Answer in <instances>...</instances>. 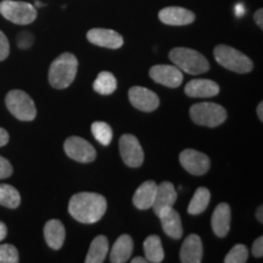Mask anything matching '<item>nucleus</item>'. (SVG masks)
Wrapping results in <instances>:
<instances>
[{
	"label": "nucleus",
	"mask_w": 263,
	"mask_h": 263,
	"mask_svg": "<svg viewBox=\"0 0 263 263\" xmlns=\"http://www.w3.org/2000/svg\"><path fill=\"white\" fill-rule=\"evenodd\" d=\"M176 201L177 190L173 184L171 182H162L160 185H157L155 200H154V205L151 209L157 215L161 210L166 209V207H172Z\"/></svg>",
	"instance_id": "a211bd4d"
},
{
	"label": "nucleus",
	"mask_w": 263,
	"mask_h": 263,
	"mask_svg": "<svg viewBox=\"0 0 263 263\" xmlns=\"http://www.w3.org/2000/svg\"><path fill=\"white\" fill-rule=\"evenodd\" d=\"M211 224L213 233L218 238H224L230 229V207L228 203L222 202L213 211Z\"/></svg>",
	"instance_id": "6ab92c4d"
},
{
	"label": "nucleus",
	"mask_w": 263,
	"mask_h": 263,
	"mask_svg": "<svg viewBox=\"0 0 263 263\" xmlns=\"http://www.w3.org/2000/svg\"><path fill=\"white\" fill-rule=\"evenodd\" d=\"M159 216L161 224H162L163 232L166 233L170 238L172 239H180L183 235V227L182 219H180L179 213L173 210L172 207H166V209L161 210L157 213Z\"/></svg>",
	"instance_id": "2eb2a0df"
},
{
	"label": "nucleus",
	"mask_w": 263,
	"mask_h": 263,
	"mask_svg": "<svg viewBox=\"0 0 263 263\" xmlns=\"http://www.w3.org/2000/svg\"><path fill=\"white\" fill-rule=\"evenodd\" d=\"M184 90L190 98H212L219 93V85L211 80H193Z\"/></svg>",
	"instance_id": "f3484780"
},
{
	"label": "nucleus",
	"mask_w": 263,
	"mask_h": 263,
	"mask_svg": "<svg viewBox=\"0 0 263 263\" xmlns=\"http://www.w3.org/2000/svg\"><path fill=\"white\" fill-rule=\"evenodd\" d=\"M18 261V251L14 245H0V263H17Z\"/></svg>",
	"instance_id": "c756f323"
},
{
	"label": "nucleus",
	"mask_w": 263,
	"mask_h": 263,
	"mask_svg": "<svg viewBox=\"0 0 263 263\" xmlns=\"http://www.w3.org/2000/svg\"><path fill=\"white\" fill-rule=\"evenodd\" d=\"M12 174V166L5 157L0 156V179L9 178Z\"/></svg>",
	"instance_id": "473e14b6"
},
{
	"label": "nucleus",
	"mask_w": 263,
	"mask_h": 263,
	"mask_svg": "<svg viewBox=\"0 0 263 263\" xmlns=\"http://www.w3.org/2000/svg\"><path fill=\"white\" fill-rule=\"evenodd\" d=\"M21 203V196L17 189L9 184H0V205L8 209H17Z\"/></svg>",
	"instance_id": "bb28decb"
},
{
	"label": "nucleus",
	"mask_w": 263,
	"mask_h": 263,
	"mask_svg": "<svg viewBox=\"0 0 263 263\" xmlns=\"http://www.w3.org/2000/svg\"><path fill=\"white\" fill-rule=\"evenodd\" d=\"M202 242L199 235L190 234L184 240L180 249V262L183 263H200L202 261Z\"/></svg>",
	"instance_id": "dca6fc26"
},
{
	"label": "nucleus",
	"mask_w": 263,
	"mask_h": 263,
	"mask_svg": "<svg viewBox=\"0 0 263 263\" xmlns=\"http://www.w3.org/2000/svg\"><path fill=\"white\" fill-rule=\"evenodd\" d=\"M190 117L199 126L218 127L227 120L226 108L216 103H199L190 107Z\"/></svg>",
	"instance_id": "39448f33"
},
{
	"label": "nucleus",
	"mask_w": 263,
	"mask_h": 263,
	"mask_svg": "<svg viewBox=\"0 0 263 263\" xmlns=\"http://www.w3.org/2000/svg\"><path fill=\"white\" fill-rule=\"evenodd\" d=\"M9 141V133L4 128H0V147L5 146Z\"/></svg>",
	"instance_id": "f704fd0d"
},
{
	"label": "nucleus",
	"mask_w": 263,
	"mask_h": 263,
	"mask_svg": "<svg viewBox=\"0 0 263 263\" xmlns=\"http://www.w3.org/2000/svg\"><path fill=\"white\" fill-rule=\"evenodd\" d=\"M107 209L106 199L97 193H78L71 197L68 212L76 221L91 224L103 218Z\"/></svg>",
	"instance_id": "f257e3e1"
},
{
	"label": "nucleus",
	"mask_w": 263,
	"mask_h": 263,
	"mask_svg": "<svg viewBox=\"0 0 263 263\" xmlns=\"http://www.w3.org/2000/svg\"><path fill=\"white\" fill-rule=\"evenodd\" d=\"M252 255L257 258L262 257L263 256V238L262 236H258V238L255 240L254 245H252Z\"/></svg>",
	"instance_id": "72a5a7b5"
},
{
	"label": "nucleus",
	"mask_w": 263,
	"mask_h": 263,
	"mask_svg": "<svg viewBox=\"0 0 263 263\" xmlns=\"http://www.w3.org/2000/svg\"><path fill=\"white\" fill-rule=\"evenodd\" d=\"M157 184L154 180L144 182L134 193L133 203L138 210H149L154 205Z\"/></svg>",
	"instance_id": "aec40b11"
},
{
	"label": "nucleus",
	"mask_w": 263,
	"mask_h": 263,
	"mask_svg": "<svg viewBox=\"0 0 263 263\" xmlns=\"http://www.w3.org/2000/svg\"><path fill=\"white\" fill-rule=\"evenodd\" d=\"M10 54V44L6 35L0 31V61L5 60Z\"/></svg>",
	"instance_id": "2f4dec72"
},
{
	"label": "nucleus",
	"mask_w": 263,
	"mask_h": 263,
	"mask_svg": "<svg viewBox=\"0 0 263 263\" xmlns=\"http://www.w3.org/2000/svg\"><path fill=\"white\" fill-rule=\"evenodd\" d=\"M249 258L248 248L242 244L233 246V249L227 254L224 262L226 263H245Z\"/></svg>",
	"instance_id": "c85d7f7f"
},
{
	"label": "nucleus",
	"mask_w": 263,
	"mask_h": 263,
	"mask_svg": "<svg viewBox=\"0 0 263 263\" xmlns=\"http://www.w3.org/2000/svg\"><path fill=\"white\" fill-rule=\"evenodd\" d=\"M0 14L16 25H29L37 18V10L26 2L4 0L0 3Z\"/></svg>",
	"instance_id": "0eeeda50"
},
{
	"label": "nucleus",
	"mask_w": 263,
	"mask_h": 263,
	"mask_svg": "<svg viewBox=\"0 0 263 263\" xmlns=\"http://www.w3.org/2000/svg\"><path fill=\"white\" fill-rule=\"evenodd\" d=\"M263 207L259 206L257 209V211H256V217H257V219L259 221V223H263Z\"/></svg>",
	"instance_id": "4c0bfd02"
},
{
	"label": "nucleus",
	"mask_w": 263,
	"mask_h": 263,
	"mask_svg": "<svg viewBox=\"0 0 263 263\" xmlns=\"http://www.w3.org/2000/svg\"><path fill=\"white\" fill-rule=\"evenodd\" d=\"M133 252V240L129 235H121L112 246L110 252V261L112 263H124L130 258Z\"/></svg>",
	"instance_id": "4be33fe9"
},
{
	"label": "nucleus",
	"mask_w": 263,
	"mask_h": 263,
	"mask_svg": "<svg viewBox=\"0 0 263 263\" xmlns=\"http://www.w3.org/2000/svg\"><path fill=\"white\" fill-rule=\"evenodd\" d=\"M144 252L147 262L160 263L163 261L164 252L162 249V242H161L160 236L150 235L147 236L144 241Z\"/></svg>",
	"instance_id": "b1692460"
},
{
	"label": "nucleus",
	"mask_w": 263,
	"mask_h": 263,
	"mask_svg": "<svg viewBox=\"0 0 263 263\" xmlns=\"http://www.w3.org/2000/svg\"><path fill=\"white\" fill-rule=\"evenodd\" d=\"M65 227L59 219H50L44 226V238L48 246L52 250L61 249L65 242Z\"/></svg>",
	"instance_id": "412c9836"
},
{
	"label": "nucleus",
	"mask_w": 263,
	"mask_h": 263,
	"mask_svg": "<svg viewBox=\"0 0 263 263\" xmlns=\"http://www.w3.org/2000/svg\"><path fill=\"white\" fill-rule=\"evenodd\" d=\"M174 66L185 73L196 76L210 70V62L199 51L189 48H174L168 54Z\"/></svg>",
	"instance_id": "7ed1b4c3"
},
{
	"label": "nucleus",
	"mask_w": 263,
	"mask_h": 263,
	"mask_svg": "<svg viewBox=\"0 0 263 263\" xmlns=\"http://www.w3.org/2000/svg\"><path fill=\"white\" fill-rule=\"evenodd\" d=\"M34 37L31 32H21L17 35V45L20 49H28L32 47Z\"/></svg>",
	"instance_id": "7c9ffc66"
},
{
	"label": "nucleus",
	"mask_w": 263,
	"mask_h": 263,
	"mask_svg": "<svg viewBox=\"0 0 263 263\" xmlns=\"http://www.w3.org/2000/svg\"><path fill=\"white\" fill-rule=\"evenodd\" d=\"M87 38L91 44L98 47L118 49L123 45V37L112 29L93 28L87 33Z\"/></svg>",
	"instance_id": "ddd939ff"
},
{
	"label": "nucleus",
	"mask_w": 263,
	"mask_h": 263,
	"mask_svg": "<svg viewBox=\"0 0 263 263\" xmlns=\"http://www.w3.org/2000/svg\"><path fill=\"white\" fill-rule=\"evenodd\" d=\"M255 21L256 24L258 25L259 28H263V10L262 9H258L257 11L255 12Z\"/></svg>",
	"instance_id": "c9c22d12"
},
{
	"label": "nucleus",
	"mask_w": 263,
	"mask_h": 263,
	"mask_svg": "<svg viewBox=\"0 0 263 263\" xmlns=\"http://www.w3.org/2000/svg\"><path fill=\"white\" fill-rule=\"evenodd\" d=\"M257 116L261 121H263V103H259L258 104V107H257Z\"/></svg>",
	"instance_id": "58836bf2"
},
{
	"label": "nucleus",
	"mask_w": 263,
	"mask_h": 263,
	"mask_svg": "<svg viewBox=\"0 0 263 263\" xmlns=\"http://www.w3.org/2000/svg\"><path fill=\"white\" fill-rule=\"evenodd\" d=\"M147 259L143 257H134L132 258V263H146Z\"/></svg>",
	"instance_id": "ea45409f"
},
{
	"label": "nucleus",
	"mask_w": 263,
	"mask_h": 263,
	"mask_svg": "<svg viewBox=\"0 0 263 263\" xmlns=\"http://www.w3.org/2000/svg\"><path fill=\"white\" fill-rule=\"evenodd\" d=\"M91 133H93L95 139L105 146H107L111 143L114 137L112 128L106 122H101V121H97L91 124Z\"/></svg>",
	"instance_id": "cd10ccee"
},
{
	"label": "nucleus",
	"mask_w": 263,
	"mask_h": 263,
	"mask_svg": "<svg viewBox=\"0 0 263 263\" xmlns=\"http://www.w3.org/2000/svg\"><path fill=\"white\" fill-rule=\"evenodd\" d=\"M120 154L124 163L132 168L140 167L144 162V151L137 137L123 134L120 138Z\"/></svg>",
	"instance_id": "1a4fd4ad"
},
{
	"label": "nucleus",
	"mask_w": 263,
	"mask_h": 263,
	"mask_svg": "<svg viewBox=\"0 0 263 263\" xmlns=\"http://www.w3.org/2000/svg\"><path fill=\"white\" fill-rule=\"evenodd\" d=\"M236 15H238V16L244 15V8H242V5L236 6Z\"/></svg>",
	"instance_id": "a19ab883"
},
{
	"label": "nucleus",
	"mask_w": 263,
	"mask_h": 263,
	"mask_svg": "<svg viewBox=\"0 0 263 263\" xmlns=\"http://www.w3.org/2000/svg\"><path fill=\"white\" fill-rule=\"evenodd\" d=\"M35 5H37V6H38V8H42V6H43V5H44V4H42V3H41V2H35Z\"/></svg>",
	"instance_id": "79ce46f5"
},
{
	"label": "nucleus",
	"mask_w": 263,
	"mask_h": 263,
	"mask_svg": "<svg viewBox=\"0 0 263 263\" xmlns=\"http://www.w3.org/2000/svg\"><path fill=\"white\" fill-rule=\"evenodd\" d=\"M5 104L8 110L17 120L28 122L33 121L37 116V108H35L34 101L24 90H11L9 91L5 98Z\"/></svg>",
	"instance_id": "423d86ee"
},
{
	"label": "nucleus",
	"mask_w": 263,
	"mask_h": 263,
	"mask_svg": "<svg viewBox=\"0 0 263 263\" xmlns=\"http://www.w3.org/2000/svg\"><path fill=\"white\" fill-rule=\"evenodd\" d=\"M108 252V240L106 236L98 235L93 241H91L89 251H88L87 263H103L106 258Z\"/></svg>",
	"instance_id": "5701e85b"
},
{
	"label": "nucleus",
	"mask_w": 263,
	"mask_h": 263,
	"mask_svg": "<svg viewBox=\"0 0 263 263\" xmlns=\"http://www.w3.org/2000/svg\"><path fill=\"white\" fill-rule=\"evenodd\" d=\"M93 88L97 93L101 95H110L117 89V81L111 72L103 71L98 74L93 83Z\"/></svg>",
	"instance_id": "a878e982"
},
{
	"label": "nucleus",
	"mask_w": 263,
	"mask_h": 263,
	"mask_svg": "<svg viewBox=\"0 0 263 263\" xmlns=\"http://www.w3.org/2000/svg\"><path fill=\"white\" fill-rule=\"evenodd\" d=\"M213 55L219 65L235 73H249L254 68L251 59L229 45H217Z\"/></svg>",
	"instance_id": "20e7f679"
},
{
	"label": "nucleus",
	"mask_w": 263,
	"mask_h": 263,
	"mask_svg": "<svg viewBox=\"0 0 263 263\" xmlns=\"http://www.w3.org/2000/svg\"><path fill=\"white\" fill-rule=\"evenodd\" d=\"M150 77L156 83L166 85L168 88H177L182 84L183 73L174 65H156L150 68Z\"/></svg>",
	"instance_id": "9b49d317"
},
{
	"label": "nucleus",
	"mask_w": 263,
	"mask_h": 263,
	"mask_svg": "<svg viewBox=\"0 0 263 263\" xmlns=\"http://www.w3.org/2000/svg\"><path fill=\"white\" fill-rule=\"evenodd\" d=\"M78 60L71 52H64L52 61L49 68V83L55 89H65L74 81Z\"/></svg>",
	"instance_id": "f03ea898"
},
{
	"label": "nucleus",
	"mask_w": 263,
	"mask_h": 263,
	"mask_svg": "<svg viewBox=\"0 0 263 263\" xmlns=\"http://www.w3.org/2000/svg\"><path fill=\"white\" fill-rule=\"evenodd\" d=\"M210 199H211V193H210L209 189L203 188V186L197 188L193 199L190 200L188 212L194 216L202 213L207 209V206H209Z\"/></svg>",
	"instance_id": "393cba45"
},
{
	"label": "nucleus",
	"mask_w": 263,
	"mask_h": 263,
	"mask_svg": "<svg viewBox=\"0 0 263 263\" xmlns=\"http://www.w3.org/2000/svg\"><path fill=\"white\" fill-rule=\"evenodd\" d=\"M179 162L184 170L194 176H203L211 166L209 156L194 149L182 151L179 155Z\"/></svg>",
	"instance_id": "9d476101"
},
{
	"label": "nucleus",
	"mask_w": 263,
	"mask_h": 263,
	"mask_svg": "<svg viewBox=\"0 0 263 263\" xmlns=\"http://www.w3.org/2000/svg\"><path fill=\"white\" fill-rule=\"evenodd\" d=\"M160 21L170 26H186L195 21V14L180 6H168L159 12Z\"/></svg>",
	"instance_id": "4468645a"
},
{
	"label": "nucleus",
	"mask_w": 263,
	"mask_h": 263,
	"mask_svg": "<svg viewBox=\"0 0 263 263\" xmlns=\"http://www.w3.org/2000/svg\"><path fill=\"white\" fill-rule=\"evenodd\" d=\"M130 104L144 112L155 111L160 105V99L153 90L144 87H133L128 91Z\"/></svg>",
	"instance_id": "f8f14e48"
},
{
	"label": "nucleus",
	"mask_w": 263,
	"mask_h": 263,
	"mask_svg": "<svg viewBox=\"0 0 263 263\" xmlns=\"http://www.w3.org/2000/svg\"><path fill=\"white\" fill-rule=\"evenodd\" d=\"M66 155L77 162L89 163L93 162L97 157V151L89 141L80 137L67 138L64 144Z\"/></svg>",
	"instance_id": "6e6552de"
},
{
	"label": "nucleus",
	"mask_w": 263,
	"mask_h": 263,
	"mask_svg": "<svg viewBox=\"0 0 263 263\" xmlns=\"http://www.w3.org/2000/svg\"><path fill=\"white\" fill-rule=\"evenodd\" d=\"M6 234H8V228H6L5 223L0 221V241L6 238Z\"/></svg>",
	"instance_id": "e433bc0d"
}]
</instances>
